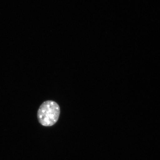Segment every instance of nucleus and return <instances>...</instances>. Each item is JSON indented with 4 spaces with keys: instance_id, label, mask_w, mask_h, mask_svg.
<instances>
[{
    "instance_id": "1",
    "label": "nucleus",
    "mask_w": 160,
    "mask_h": 160,
    "mask_svg": "<svg viewBox=\"0 0 160 160\" xmlns=\"http://www.w3.org/2000/svg\"><path fill=\"white\" fill-rule=\"evenodd\" d=\"M60 115L58 104L54 101L48 100L42 103L38 109V119L42 126L49 127L57 123Z\"/></svg>"
}]
</instances>
